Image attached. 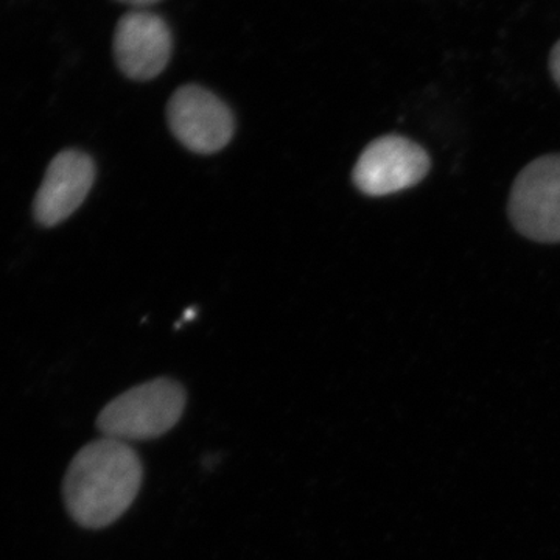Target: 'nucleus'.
<instances>
[{
	"mask_svg": "<svg viewBox=\"0 0 560 560\" xmlns=\"http://www.w3.org/2000/svg\"><path fill=\"white\" fill-rule=\"evenodd\" d=\"M114 55L128 79H156L172 57V35L167 24L156 14H127L117 24Z\"/></svg>",
	"mask_w": 560,
	"mask_h": 560,
	"instance_id": "423d86ee",
	"label": "nucleus"
},
{
	"mask_svg": "<svg viewBox=\"0 0 560 560\" xmlns=\"http://www.w3.org/2000/svg\"><path fill=\"white\" fill-rule=\"evenodd\" d=\"M95 180V165L86 153L66 150L55 156L36 194L33 212L43 226L68 220L86 200Z\"/></svg>",
	"mask_w": 560,
	"mask_h": 560,
	"instance_id": "0eeeda50",
	"label": "nucleus"
},
{
	"mask_svg": "<svg viewBox=\"0 0 560 560\" xmlns=\"http://www.w3.org/2000/svg\"><path fill=\"white\" fill-rule=\"evenodd\" d=\"M186 404V389L180 383L154 378L110 400L98 416L97 429L109 440H154L179 422Z\"/></svg>",
	"mask_w": 560,
	"mask_h": 560,
	"instance_id": "f03ea898",
	"label": "nucleus"
},
{
	"mask_svg": "<svg viewBox=\"0 0 560 560\" xmlns=\"http://www.w3.org/2000/svg\"><path fill=\"white\" fill-rule=\"evenodd\" d=\"M167 117L175 138L195 153H217L234 136L231 109L215 94L194 84L179 88L172 95Z\"/></svg>",
	"mask_w": 560,
	"mask_h": 560,
	"instance_id": "39448f33",
	"label": "nucleus"
},
{
	"mask_svg": "<svg viewBox=\"0 0 560 560\" xmlns=\"http://www.w3.org/2000/svg\"><path fill=\"white\" fill-rule=\"evenodd\" d=\"M142 480L143 467L135 448L102 438L77 453L62 481V497L73 522L86 529H103L130 510Z\"/></svg>",
	"mask_w": 560,
	"mask_h": 560,
	"instance_id": "f257e3e1",
	"label": "nucleus"
},
{
	"mask_svg": "<svg viewBox=\"0 0 560 560\" xmlns=\"http://www.w3.org/2000/svg\"><path fill=\"white\" fill-rule=\"evenodd\" d=\"M119 2L130 3V5L135 7H147L151 5V3L160 2V0H119Z\"/></svg>",
	"mask_w": 560,
	"mask_h": 560,
	"instance_id": "1a4fd4ad",
	"label": "nucleus"
},
{
	"mask_svg": "<svg viewBox=\"0 0 560 560\" xmlns=\"http://www.w3.org/2000/svg\"><path fill=\"white\" fill-rule=\"evenodd\" d=\"M550 68L556 83H558L560 86V40L558 44H556L555 49L551 51Z\"/></svg>",
	"mask_w": 560,
	"mask_h": 560,
	"instance_id": "6e6552de",
	"label": "nucleus"
},
{
	"mask_svg": "<svg viewBox=\"0 0 560 560\" xmlns=\"http://www.w3.org/2000/svg\"><path fill=\"white\" fill-rule=\"evenodd\" d=\"M510 219L529 241L560 242V154L539 158L523 168L512 187Z\"/></svg>",
	"mask_w": 560,
	"mask_h": 560,
	"instance_id": "7ed1b4c3",
	"label": "nucleus"
},
{
	"mask_svg": "<svg viewBox=\"0 0 560 560\" xmlns=\"http://www.w3.org/2000/svg\"><path fill=\"white\" fill-rule=\"evenodd\" d=\"M430 167V156L418 143L401 136H383L361 153L352 179L364 195L385 197L416 186Z\"/></svg>",
	"mask_w": 560,
	"mask_h": 560,
	"instance_id": "20e7f679",
	"label": "nucleus"
}]
</instances>
